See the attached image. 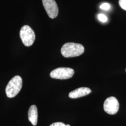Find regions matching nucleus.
<instances>
[{
    "mask_svg": "<svg viewBox=\"0 0 126 126\" xmlns=\"http://www.w3.org/2000/svg\"><path fill=\"white\" fill-rule=\"evenodd\" d=\"M84 47L80 44L67 43L63 45L61 52L65 58H73L78 57L84 53Z\"/></svg>",
    "mask_w": 126,
    "mask_h": 126,
    "instance_id": "1",
    "label": "nucleus"
},
{
    "mask_svg": "<svg viewBox=\"0 0 126 126\" xmlns=\"http://www.w3.org/2000/svg\"><path fill=\"white\" fill-rule=\"evenodd\" d=\"M23 86V79L20 76L16 75L8 83L6 87V94L8 97L11 98L16 96Z\"/></svg>",
    "mask_w": 126,
    "mask_h": 126,
    "instance_id": "2",
    "label": "nucleus"
},
{
    "mask_svg": "<svg viewBox=\"0 0 126 126\" xmlns=\"http://www.w3.org/2000/svg\"><path fill=\"white\" fill-rule=\"evenodd\" d=\"M20 36L23 45L27 47L31 46L33 44L36 38L33 30L28 25H24L21 28Z\"/></svg>",
    "mask_w": 126,
    "mask_h": 126,
    "instance_id": "3",
    "label": "nucleus"
},
{
    "mask_svg": "<svg viewBox=\"0 0 126 126\" xmlns=\"http://www.w3.org/2000/svg\"><path fill=\"white\" fill-rule=\"evenodd\" d=\"M74 70L68 67H59L55 69L50 73V76L53 79H67L74 75Z\"/></svg>",
    "mask_w": 126,
    "mask_h": 126,
    "instance_id": "4",
    "label": "nucleus"
},
{
    "mask_svg": "<svg viewBox=\"0 0 126 126\" xmlns=\"http://www.w3.org/2000/svg\"><path fill=\"white\" fill-rule=\"evenodd\" d=\"M104 110L109 114H114L118 112L119 108V103L117 99L114 97H108L104 103Z\"/></svg>",
    "mask_w": 126,
    "mask_h": 126,
    "instance_id": "5",
    "label": "nucleus"
},
{
    "mask_svg": "<svg viewBox=\"0 0 126 126\" xmlns=\"http://www.w3.org/2000/svg\"><path fill=\"white\" fill-rule=\"evenodd\" d=\"M42 2L48 16L51 19L56 18L59 14V8L55 0H42Z\"/></svg>",
    "mask_w": 126,
    "mask_h": 126,
    "instance_id": "6",
    "label": "nucleus"
},
{
    "mask_svg": "<svg viewBox=\"0 0 126 126\" xmlns=\"http://www.w3.org/2000/svg\"><path fill=\"white\" fill-rule=\"evenodd\" d=\"M91 92L89 88L82 87L70 92L69 94V97L72 99H76L89 94Z\"/></svg>",
    "mask_w": 126,
    "mask_h": 126,
    "instance_id": "7",
    "label": "nucleus"
},
{
    "mask_svg": "<svg viewBox=\"0 0 126 126\" xmlns=\"http://www.w3.org/2000/svg\"><path fill=\"white\" fill-rule=\"evenodd\" d=\"M38 112L36 105H33L30 108L28 111V119L33 126H36L37 123Z\"/></svg>",
    "mask_w": 126,
    "mask_h": 126,
    "instance_id": "8",
    "label": "nucleus"
},
{
    "mask_svg": "<svg viewBox=\"0 0 126 126\" xmlns=\"http://www.w3.org/2000/svg\"><path fill=\"white\" fill-rule=\"evenodd\" d=\"M98 19L99 20L100 22H103V23H105L108 20V18L104 14H99L98 16Z\"/></svg>",
    "mask_w": 126,
    "mask_h": 126,
    "instance_id": "9",
    "label": "nucleus"
},
{
    "mask_svg": "<svg viewBox=\"0 0 126 126\" xmlns=\"http://www.w3.org/2000/svg\"><path fill=\"white\" fill-rule=\"evenodd\" d=\"M100 8L101 9L108 10L110 8V5L108 3H104L102 4L100 6Z\"/></svg>",
    "mask_w": 126,
    "mask_h": 126,
    "instance_id": "10",
    "label": "nucleus"
},
{
    "mask_svg": "<svg viewBox=\"0 0 126 126\" xmlns=\"http://www.w3.org/2000/svg\"><path fill=\"white\" fill-rule=\"evenodd\" d=\"M119 4L122 9L126 10V0H119Z\"/></svg>",
    "mask_w": 126,
    "mask_h": 126,
    "instance_id": "11",
    "label": "nucleus"
},
{
    "mask_svg": "<svg viewBox=\"0 0 126 126\" xmlns=\"http://www.w3.org/2000/svg\"><path fill=\"white\" fill-rule=\"evenodd\" d=\"M50 126H71L69 124H65L63 122H54L53 123L51 124Z\"/></svg>",
    "mask_w": 126,
    "mask_h": 126,
    "instance_id": "12",
    "label": "nucleus"
},
{
    "mask_svg": "<svg viewBox=\"0 0 126 126\" xmlns=\"http://www.w3.org/2000/svg\"></svg>",
    "mask_w": 126,
    "mask_h": 126,
    "instance_id": "13",
    "label": "nucleus"
}]
</instances>
